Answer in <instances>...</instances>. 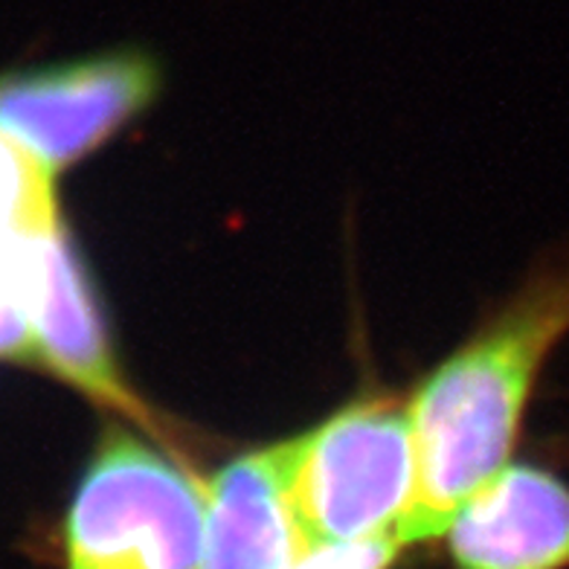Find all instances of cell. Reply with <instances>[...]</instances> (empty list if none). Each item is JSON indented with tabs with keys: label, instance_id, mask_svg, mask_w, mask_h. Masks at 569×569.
<instances>
[{
	"label": "cell",
	"instance_id": "obj_9",
	"mask_svg": "<svg viewBox=\"0 0 569 569\" xmlns=\"http://www.w3.org/2000/svg\"><path fill=\"white\" fill-rule=\"evenodd\" d=\"M398 538L363 540V543H302L282 569H387L401 552Z\"/></svg>",
	"mask_w": 569,
	"mask_h": 569
},
{
	"label": "cell",
	"instance_id": "obj_4",
	"mask_svg": "<svg viewBox=\"0 0 569 569\" xmlns=\"http://www.w3.org/2000/svg\"><path fill=\"white\" fill-rule=\"evenodd\" d=\"M158 88V61L140 50L3 73L0 134L59 174L146 111Z\"/></svg>",
	"mask_w": 569,
	"mask_h": 569
},
{
	"label": "cell",
	"instance_id": "obj_3",
	"mask_svg": "<svg viewBox=\"0 0 569 569\" xmlns=\"http://www.w3.org/2000/svg\"><path fill=\"white\" fill-rule=\"evenodd\" d=\"M291 442L288 506L308 547L398 538L419 480L410 405L358 401Z\"/></svg>",
	"mask_w": 569,
	"mask_h": 569
},
{
	"label": "cell",
	"instance_id": "obj_7",
	"mask_svg": "<svg viewBox=\"0 0 569 569\" xmlns=\"http://www.w3.org/2000/svg\"><path fill=\"white\" fill-rule=\"evenodd\" d=\"M291 448L270 445L218 471L201 569H282L302 547L288 506Z\"/></svg>",
	"mask_w": 569,
	"mask_h": 569
},
{
	"label": "cell",
	"instance_id": "obj_8",
	"mask_svg": "<svg viewBox=\"0 0 569 569\" xmlns=\"http://www.w3.org/2000/svg\"><path fill=\"white\" fill-rule=\"evenodd\" d=\"M53 178L0 134V360L36 363L32 306L41 259L61 230Z\"/></svg>",
	"mask_w": 569,
	"mask_h": 569
},
{
	"label": "cell",
	"instance_id": "obj_2",
	"mask_svg": "<svg viewBox=\"0 0 569 569\" xmlns=\"http://www.w3.org/2000/svg\"><path fill=\"white\" fill-rule=\"evenodd\" d=\"M210 491L126 425H108L64 517L68 569H201Z\"/></svg>",
	"mask_w": 569,
	"mask_h": 569
},
{
	"label": "cell",
	"instance_id": "obj_5",
	"mask_svg": "<svg viewBox=\"0 0 569 569\" xmlns=\"http://www.w3.org/2000/svg\"><path fill=\"white\" fill-rule=\"evenodd\" d=\"M36 363L79 392L111 407L142 427H154L151 412L126 383L117 367L106 320L70 232L61 227L41 259L36 306H32Z\"/></svg>",
	"mask_w": 569,
	"mask_h": 569
},
{
	"label": "cell",
	"instance_id": "obj_6",
	"mask_svg": "<svg viewBox=\"0 0 569 569\" xmlns=\"http://www.w3.org/2000/svg\"><path fill=\"white\" fill-rule=\"evenodd\" d=\"M445 538L457 569H569V486L535 465H509Z\"/></svg>",
	"mask_w": 569,
	"mask_h": 569
},
{
	"label": "cell",
	"instance_id": "obj_1",
	"mask_svg": "<svg viewBox=\"0 0 569 569\" xmlns=\"http://www.w3.org/2000/svg\"><path fill=\"white\" fill-rule=\"evenodd\" d=\"M569 335V264L526 284L412 396L419 480L401 543L448 535L453 517L506 468L535 381Z\"/></svg>",
	"mask_w": 569,
	"mask_h": 569
}]
</instances>
